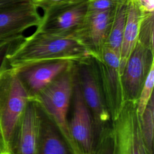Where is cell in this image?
I'll list each match as a JSON object with an SVG mask.
<instances>
[{"mask_svg":"<svg viewBox=\"0 0 154 154\" xmlns=\"http://www.w3.org/2000/svg\"><path fill=\"white\" fill-rule=\"evenodd\" d=\"M115 154H147L142 138L137 102L126 101L112 121Z\"/></svg>","mask_w":154,"mask_h":154,"instance_id":"8992f818","label":"cell"},{"mask_svg":"<svg viewBox=\"0 0 154 154\" xmlns=\"http://www.w3.org/2000/svg\"><path fill=\"white\" fill-rule=\"evenodd\" d=\"M94 58L105 102L113 121L119 114L125 103L120 72V57L112 49L104 46L99 57Z\"/></svg>","mask_w":154,"mask_h":154,"instance_id":"ba28073f","label":"cell"},{"mask_svg":"<svg viewBox=\"0 0 154 154\" xmlns=\"http://www.w3.org/2000/svg\"><path fill=\"white\" fill-rule=\"evenodd\" d=\"M153 49L137 40L121 75L124 101L137 102L151 67Z\"/></svg>","mask_w":154,"mask_h":154,"instance_id":"30bf717a","label":"cell"},{"mask_svg":"<svg viewBox=\"0 0 154 154\" xmlns=\"http://www.w3.org/2000/svg\"><path fill=\"white\" fill-rule=\"evenodd\" d=\"M94 154H115L112 129L103 134L99 140Z\"/></svg>","mask_w":154,"mask_h":154,"instance_id":"44dd1931","label":"cell"},{"mask_svg":"<svg viewBox=\"0 0 154 154\" xmlns=\"http://www.w3.org/2000/svg\"><path fill=\"white\" fill-rule=\"evenodd\" d=\"M142 138L147 154H153L154 97H151L142 116L140 117Z\"/></svg>","mask_w":154,"mask_h":154,"instance_id":"e0dca14e","label":"cell"},{"mask_svg":"<svg viewBox=\"0 0 154 154\" xmlns=\"http://www.w3.org/2000/svg\"><path fill=\"white\" fill-rule=\"evenodd\" d=\"M40 122L38 102L29 99L7 146V154H35Z\"/></svg>","mask_w":154,"mask_h":154,"instance_id":"8fae6325","label":"cell"},{"mask_svg":"<svg viewBox=\"0 0 154 154\" xmlns=\"http://www.w3.org/2000/svg\"><path fill=\"white\" fill-rule=\"evenodd\" d=\"M128 2L120 0L117 4L109 32L105 45L115 52L120 57V48L125 26Z\"/></svg>","mask_w":154,"mask_h":154,"instance_id":"2e32d148","label":"cell"},{"mask_svg":"<svg viewBox=\"0 0 154 154\" xmlns=\"http://www.w3.org/2000/svg\"><path fill=\"white\" fill-rule=\"evenodd\" d=\"M144 11L137 0H129L125 26L120 52V72L122 73L126 61L138 40L140 24Z\"/></svg>","mask_w":154,"mask_h":154,"instance_id":"9a60e30c","label":"cell"},{"mask_svg":"<svg viewBox=\"0 0 154 154\" xmlns=\"http://www.w3.org/2000/svg\"><path fill=\"white\" fill-rule=\"evenodd\" d=\"M116 8L103 11L88 10L83 25L73 37L96 58L99 57L105 45Z\"/></svg>","mask_w":154,"mask_h":154,"instance_id":"7c38bea8","label":"cell"},{"mask_svg":"<svg viewBox=\"0 0 154 154\" xmlns=\"http://www.w3.org/2000/svg\"><path fill=\"white\" fill-rule=\"evenodd\" d=\"M89 0H66L43 9L44 14L35 31L73 38L84 24Z\"/></svg>","mask_w":154,"mask_h":154,"instance_id":"277c9868","label":"cell"},{"mask_svg":"<svg viewBox=\"0 0 154 154\" xmlns=\"http://www.w3.org/2000/svg\"><path fill=\"white\" fill-rule=\"evenodd\" d=\"M39 106L40 122L35 154H74L57 125Z\"/></svg>","mask_w":154,"mask_h":154,"instance_id":"5bb4252c","label":"cell"},{"mask_svg":"<svg viewBox=\"0 0 154 154\" xmlns=\"http://www.w3.org/2000/svg\"><path fill=\"white\" fill-rule=\"evenodd\" d=\"M120 0H89L88 11H103L114 9Z\"/></svg>","mask_w":154,"mask_h":154,"instance_id":"7402d4cb","label":"cell"},{"mask_svg":"<svg viewBox=\"0 0 154 154\" xmlns=\"http://www.w3.org/2000/svg\"><path fill=\"white\" fill-rule=\"evenodd\" d=\"M137 40L153 49V12H144Z\"/></svg>","mask_w":154,"mask_h":154,"instance_id":"ffe728a7","label":"cell"},{"mask_svg":"<svg viewBox=\"0 0 154 154\" xmlns=\"http://www.w3.org/2000/svg\"><path fill=\"white\" fill-rule=\"evenodd\" d=\"M154 85V66H153L146 79L137 101V111L141 117L153 94Z\"/></svg>","mask_w":154,"mask_h":154,"instance_id":"d6986e66","label":"cell"},{"mask_svg":"<svg viewBox=\"0 0 154 154\" xmlns=\"http://www.w3.org/2000/svg\"><path fill=\"white\" fill-rule=\"evenodd\" d=\"M71 102L72 113L69 120L70 135L81 154H94L96 149L94 123L90 111L82 97L74 69Z\"/></svg>","mask_w":154,"mask_h":154,"instance_id":"9c48e42d","label":"cell"},{"mask_svg":"<svg viewBox=\"0 0 154 154\" xmlns=\"http://www.w3.org/2000/svg\"><path fill=\"white\" fill-rule=\"evenodd\" d=\"M142 9L146 12H153L154 0H137Z\"/></svg>","mask_w":154,"mask_h":154,"instance_id":"603a6c76","label":"cell"},{"mask_svg":"<svg viewBox=\"0 0 154 154\" xmlns=\"http://www.w3.org/2000/svg\"><path fill=\"white\" fill-rule=\"evenodd\" d=\"M29 99L12 67L0 73V134L6 148L12 132Z\"/></svg>","mask_w":154,"mask_h":154,"instance_id":"5b68a950","label":"cell"},{"mask_svg":"<svg viewBox=\"0 0 154 154\" xmlns=\"http://www.w3.org/2000/svg\"><path fill=\"white\" fill-rule=\"evenodd\" d=\"M37 7L27 1L0 8V40L21 35L41 19Z\"/></svg>","mask_w":154,"mask_h":154,"instance_id":"4fadbf2b","label":"cell"},{"mask_svg":"<svg viewBox=\"0 0 154 154\" xmlns=\"http://www.w3.org/2000/svg\"><path fill=\"white\" fill-rule=\"evenodd\" d=\"M23 38L24 36L21 34L0 40V73L10 67L8 57Z\"/></svg>","mask_w":154,"mask_h":154,"instance_id":"ac0fdd59","label":"cell"},{"mask_svg":"<svg viewBox=\"0 0 154 154\" xmlns=\"http://www.w3.org/2000/svg\"><path fill=\"white\" fill-rule=\"evenodd\" d=\"M75 62L69 59L41 60L23 63L12 68L29 99H32L58 76L71 68Z\"/></svg>","mask_w":154,"mask_h":154,"instance_id":"52a82bcc","label":"cell"},{"mask_svg":"<svg viewBox=\"0 0 154 154\" xmlns=\"http://www.w3.org/2000/svg\"><path fill=\"white\" fill-rule=\"evenodd\" d=\"M0 154H7L6 147L1 134H0Z\"/></svg>","mask_w":154,"mask_h":154,"instance_id":"484cf974","label":"cell"},{"mask_svg":"<svg viewBox=\"0 0 154 154\" xmlns=\"http://www.w3.org/2000/svg\"><path fill=\"white\" fill-rule=\"evenodd\" d=\"M63 1L66 0H31V1L37 8H41L43 10L54 3H56Z\"/></svg>","mask_w":154,"mask_h":154,"instance_id":"cb8c5ba5","label":"cell"},{"mask_svg":"<svg viewBox=\"0 0 154 154\" xmlns=\"http://www.w3.org/2000/svg\"><path fill=\"white\" fill-rule=\"evenodd\" d=\"M73 69L82 97L93 118L96 146L101 137L112 129V120L102 91L96 61L90 56L75 61Z\"/></svg>","mask_w":154,"mask_h":154,"instance_id":"7a4b0ae2","label":"cell"},{"mask_svg":"<svg viewBox=\"0 0 154 154\" xmlns=\"http://www.w3.org/2000/svg\"><path fill=\"white\" fill-rule=\"evenodd\" d=\"M27 1L31 0H0V8Z\"/></svg>","mask_w":154,"mask_h":154,"instance_id":"d4e9b609","label":"cell"},{"mask_svg":"<svg viewBox=\"0 0 154 154\" xmlns=\"http://www.w3.org/2000/svg\"><path fill=\"white\" fill-rule=\"evenodd\" d=\"M91 56L75 38L35 31L25 37L8 57L11 67L35 61L69 59L78 61Z\"/></svg>","mask_w":154,"mask_h":154,"instance_id":"6da1fadb","label":"cell"},{"mask_svg":"<svg viewBox=\"0 0 154 154\" xmlns=\"http://www.w3.org/2000/svg\"><path fill=\"white\" fill-rule=\"evenodd\" d=\"M73 65L58 76L32 99L39 103L55 123L73 153L81 154L69 128L68 111L73 92Z\"/></svg>","mask_w":154,"mask_h":154,"instance_id":"3957f363","label":"cell"}]
</instances>
